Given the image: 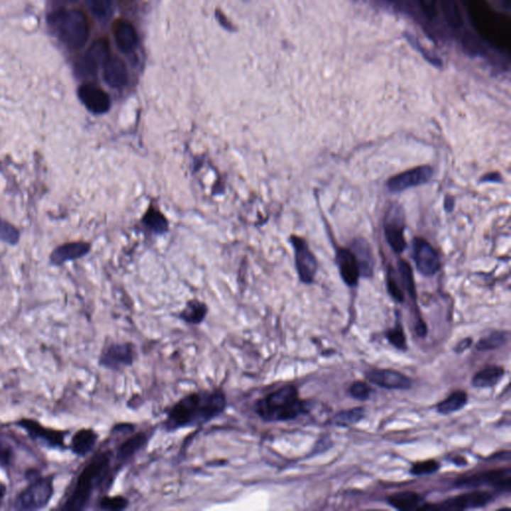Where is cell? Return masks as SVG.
Listing matches in <instances>:
<instances>
[{
  "label": "cell",
  "instance_id": "23",
  "mask_svg": "<svg viewBox=\"0 0 511 511\" xmlns=\"http://www.w3.org/2000/svg\"><path fill=\"white\" fill-rule=\"evenodd\" d=\"M115 39L118 48L123 53H131L137 45V33L133 26L129 22L122 21L115 27Z\"/></svg>",
  "mask_w": 511,
  "mask_h": 511
},
{
  "label": "cell",
  "instance_id": "4",
  "mask_svg": "<svg viewBox=\"0 0 511 511\" xmlns=\"http://www.w3.org/2000/svg\"><path fill=\"white\" fill-rule=\"evenodd\" d=\"M50 24L60 40L71 49H79L89 38V26L82 11H64L50 17Z\"/></svg>",
  "mask_w": 511,
  "mask_h": 511
},
{
  "label": "cell",
  "instance_id": "22",
  "mask_svg": "<svg viewBox=\"0 0 511 511\" xmlns=\"http://www.w3.org/2000/svg\"><path fill=\"white\" fill-rule=\"evenodd\" d=\"M98 434L93 429H80L76 432L71 441V449L78 456H85L92 451L97 442Z\"/></svg>",
  "mask_w": 511,
  "mask_h": 511
},
{
  "label": "cell",
  "instance_id": "13",
  "mask_svg": "<svg viewBox=\"0 0 511 511\" xmlns=\"http://www.w3.org/2000/svg\"><path fill=\"white\" fill-rule=\"evenodd\" d=\"M77 93L80 102L92 114H106L111 107L109 95L97 86L90 84V83L81 85L78 88Z\"/></svg>",
  "mask_w": 511,
  "mask_h": 511
},
{
  "label": "cell",
  "instance_id": "40",
  "mask_svg": "<svg viewBox=\"0 0 511 511\" xmlns=\"http://www.w3.org/2000/svg\"><path fill=\"white\" fill-rule=\"evenodd\" d=\"M12 458L11 446L0 439V466H9Z\"/></svg>",
  "mask_w": 511,
  "mask_h": 511
},
{
  "label": "cell",
  "instance_id": "18",
  "mask_svg": "<svg viewBox=\"0 0 511 511\" xmlns=\"http://www.w3.org/2000/svg\"><path fill=\"white\" fill-rule=\"evenodd\" d=\"M109 43L105 39L96 40L88 49L84 58L86 71L94 73L98 68L104 66L109 59Z\"/></svg>",
  "mask_w": 511,
  "mask_h": 511
},
{
  "label": "cell",
  "instance_id": "3",
  "mask_svg": "<svg viewBox=\"0 0 511 511\" xmlns=\"http://www.w3.org/2000/svg\"><path fill=\"white\" fill-rule=\"evenodd\" d=\"M111 458V453L105 451L91 459L78 478L75 490L64 505L63 510H84L96 488H99L109 476Z\"/></svg>",
  "mask_w": 511,
  "mask_h": 511
},
{
  "label": "cell",
  "instance_id": "41",
  "mask_svg": "<svg viewBox=\"0 0 511 511\" xmlns=\"http://www.w3.org/2000/svg\"><path fill=\"white\" fill-rule=\"evenodd\" d=\"M471 345H473V339H463V340L459 341L458 345H456V348H454V351L458 353H463L464 351H466L468 350V348H471Z\"/></svg>",
  "mask_w": 511,
  "mask_h": 511
},
{
  "label": "cell",
  "instance_id": "1",
  "mask_svg": "<svg viewBox=\"0 0 511 511\" xmlns=\"http://www.w3.org/2000/svg\"><path fill=\"white\" fill-rule=\"evenodd\" d=\"M226 407L227 399L221 390L192 392L169 410L164 429L176 432L187 427L203 426L222 414Z\"/></svg>",
  "mask_w": 511,
  "mask_h": 511
},
{
  "label": "cell",
  "instance_id": "29",
  "mask_svg": "<svg viewBox=\"0 0 511 511\" xmlns=\"http://www.w3.org/2000/svg\"><path fill=\"white\" fill-rule=\"evenodd\" d=\"M366 417V410L362 407L341 410L331 419V424L336 427H350L362 422Z\"/></svg>",
  "mask_w": 511,
  "mask_h": 511
},
{
  "label": "cell",
  "instance_id": "16",
  "mask_svg": "<svg viewBox=\"0 0 511 511\" xmlns=\"http://www.w3.org/2000/svg\"><path fill=\"white\" fill-rule=\"evenodd\" d=\"M336 264L340 269L341 276L348 286L358 284L361 276L360 267L355 255L348 249H339L336 256Z\"/></svg>",
  "mask_w": 511,
  "mask_h": 511
},
{
  "label": "cell",
  "instance_id": "27",
  "mask_svg": "<svg viewBox=\"0 0 511 511\" xmlns=\"http://www.w3.org/2000/svg\"><path fill=\"white\" fill-rule=\"evenodd\" d=\"M208 314V308L206 304L198 300H192L186 304L185 308L182 309L180 319L191 325H199L202 323Z\"/></svg>",
  "mask_w": 511,
  "mask_h": 511
},
{
  "label": "cell",
  "instance_id": "30",
  "mask_svg": "<svg viewBox=\"0 0 511 511\" xmlns=\"http://www.w3.org/2000/svg\"><path fill=\"white\" fill-rule=\"evenodd\" d=\"M510 338V333L505 331H496L491 333L490 335L481 339L476 344V350L480 351H493L500 346L505 345Z\"/></svg>",
  "mask_w": 511,
  "mask_h": 511
},
{
  "label": "cell",
  "instance_id": "24",
  "mask_svg": "<svg viewBox=\"0 0 511 511\" xmlns=\"http://www.w3.org/2000/svg\"><path fill=\"white\" fill-rule=\"evenodd\" d=\"M505 370L502 367H498V366H490L486 367L483 370H479L474 375L471 383L473 387L480 388H491L495 387L500 382L501 378L505 377Z\"/></svg>",
  "mask_w": 511,
  "mask_h": 511
},
{
  "label": "cell",
  "instance_id": "15",
  "mask_svg": "<svg viewBox=\"0 0 511 511\" xmlns=\"http://www.w3.org/2000/svg\"><path fill=\"white\" fill-rule=\"evenodd\" d=\"M368 382L387 390H409L412 387V380L397 370L383 368L372 370L366 373Z\"/></svg>",
  "mask_w": 511,
  "mask_h": 511
},
{
  "label": "cell",
  "instance_id": "45",
  "mask_svg": "<svg viewBox=\"0 0 511 511\" xmlns=\"http://www.w3.org/2000/svg\"><path fill=\"white\" fill-rule=\"evenodd\" d=\"M6 488L4 483H0V501L4 500V495H6Z\"/></svg>",
  "mask_w": 511,
  "mask_h": 511
},
{
  "label": "cell",
  "instance_id": "34",
  "mask_svg": "<svg viewBox=\"0 0 511 511\" xmlns=\"http://www.w3.org/2000/svg\"><path fill=\"white\" fill-rule=\"evenodd\" d=\"M388 341L392 344L395 348L397 350L405 351L407 350V338H405L404 329H402V324L399 319H397V324L394 329H390L385 333Z\"/></svg>",
  "mask_w": 511,
  "mask_h": 511
},
{
  "label": "cell",
  "instance_id": "37",
  "mask_svg": "<svg viewBox=\"0 0 511 511\" xmlns=\"http://www.w3.org/2000/svg\"><path fill=\"white\" fill-rule=\"evenodd\" d=\"M129 505V501L123 496L104 498L100 501V508L105 510H123Z\"/></svg>",
  "mask_w": 511,
  "mask_h": 511
},
{
  "label": "cell",
  "instance_id": "26",
  "mask_svg": "<svg viewBox=\"0 0 511 511\" xmlns=\"http://www.w3.org/2000/svg\"><path fill=\"white\" fill-rule=\"evenodd\" d=\"M147 441H148V437L146 434H137L123 442L117 451V459L120 463H124L125 461L131 459L132 456L138 453L140 449L146 444Z\"/></svg>",
  "mask_w": 511,
  "mask_h": 511
},
{
  "label": "cell",
  "instance_id": "6",
  "mask_svg": "<svg viewBox=\"0 0 511 511\" xmlns=\"http://www.w3.org/2000/svg\"><path fill=\"white\" fill-rule=\"evenodd\" d=\"M456 486L458 488H468V490L481 488V486H490L493 490L501 493H510L511 469L510 468H500L474 474L468 478L459 479Z\"/></svg>",
  "mask_w": 511,
  "mask_h": 511
},
{
  "label": "cell",
  "instance_id": "31",
  "mask_svg": "<svg viewBox=\"0 0 511 511\" xmlns=\"http://www.w3.org/2000/svg\"><path fill=\"white\" fill-rule=\"evenodd\" d=\"M441 9L447 22L454 28H461L463 24V16L456 0H441Z\"/></svg>",
  "mask_w": 511,
  "mask_h": 511
},
{
  "label": "cell",
  "instance_id": "10",
  "mask_svg": "<svg viewBox=\"0 0 511 511\" xmlns=\"http://www.w3.org/2000/svg\"><path fill=\"white\" fill-rule=\"evenodd\" d=\"M291 242L295 249V259H296V268L300 279L304 284H311L318 270V262L313 253L309 249L306 241L293 236Z\"/></svg>",
  "mask_w": 511,
  "mask_h": 511
},
{
  "label": "cell",
  "instance_id": "42",
  "mask_svg": "<svg viewBox=\"0 0 511 511\" xmlns=\"http://www.w3.org/2000/svg\"><path fill=\"white\" fill-rule=\"evenodd\" d=\"M415 333L417 334L419 336H424L427 335V326L426 325V323H424L422 319H419L417 321V323L415 324Z\"/></svg>",
  "mask_w": 511,
  "mask_h": 511
},
{
  "label": "cell",
  "instance_id": "14",
  "mask_svg": "<svg viewBox=\"0 0 511 511\" xmlns=\"http://www.w3.org/2000/svg\"><path fill=\"white\" fill-rule=\"evenodd\" d=\"M432 176V168L431 166H421L412 170L399 174L392 177L388 182V188L390 192L400 193L412 187L421 186L429 181Z\"/></svg>",
  "mask_w": 511,
  "mask_h": 511
},
{
  "label": "cell",
  "instance_id": "28",
  "mask_svg": "<svg viewBox=\"0 0 511 511\" xmlns=\"http://www.w3.org/2000/svg\"><path fill=\"white\" fill-rule=\"evenodd\" d=\"M466 404H468V395L463 390H458L439 402L436 409L439 414L449 415L463 410Z\"/></svg>",
  "mask_w": 511,
  "mask_h": 511
},
{
  "label": "cell",
  "instance_id": "17",
  "mask_svg": "<svg viewBox=\"0 0 511 511\" xmlns=\"http://www.w3.org/2000/svg\"><path fill=\"white\" fill-rule=\"evenodd\" d=\"M19 426L26 429L29 436L34 439H39L53 447H63L64 434L60 432L49 431L38 422L33 421H22Z\"/></svg>",
  "mask_w": 511,
  "mask_h": 511
},
{
  "label": "cell",
  "instance_id": "21",
  "mask_svg": "<svg viewBox=\"0 0 511 511\" xmlns=\"http://www.w3.org/2000/svg\"><path fill=\"white\" fill-rule=\"evenodd\" d=\"M388 503L395 510L400 511H412L419 510L424 506V498L412 491H402L395 493L388 498Z\"/></svg>",
  "mask_w": 511,
  "mask_h": 511
},
{
  "label": "cell",
  "instance_id": "44",
  "mask_svg": "<svg viewBox=\"0 0 511 511\" xmlns=\"http://www.w3.org/2000/svg\"><path fill=\"white\" fill-rule=\"evenodd\" d=\"M76 1L77 0H53L54 4H57V6H66V4H73V2Z\"/></svg>",
  "mask_w": 511,
  "mask_h": 511
},
{
  "label": "cell",
  "instance_id": "5",
  "mask_svg": "<svg viewBox=\"0 0 511 511\" xmlns=\"http://www.w3.org/2000/svg\"><path fill=\"white\" fill-rule=\"evenodd\" d=\"M53 493V478L46 476L36 479L16 498V508L21 510H43L50 502Z\"/></svg>",
  "mask_w": 511,
  "mask_h": 511
},
{
  "label": "cell",
  "instance_id": "12",
  "mask_svg": "<svg viewBox=\"0 0 511 511\" xmlns=\"http://www.w3.org/2000/svg\"><path fill=\"white\" fill-rule=\"evenodd\" d=\"M92 245L85 241L63 243L56 246L49 255V262L53 266L61 267L70 262L78 261L89 254Z\"/></svg>",
  "mask_w": 511,
  "mask_h": 511
},
{
  "label": "cell",
  "instance_id": "33",
  "mask_svg": "<svg viewBox=\"0 0 511 511\" xmlns=\"http://www.w3.org/2000/svg\"><path fill=\"white\" fill-rule=\"evenodd\" d=\"M397 268H399V280L400 284L407 290L410 298L412 300L417 299L414 276H412V269H410V265L407 264V262L400 260V261L397 263Z\"/></svg>",
  "mask_w": 511,
  "mask_h": 511
},
{
  "label": "cell",
  "instance_id": "19",
  "mask_svg": "<svg viewBox=\"0 0 511 511\" xmlns=\"http://www.w3.org/2000/svg\"><path fill=\"white\" fill-rule=\"evenodd\" d=\"M351 252L357 259L361 275L363 277H372L375 261H373L372 250L367 241L363 239L353 241L351 244Z\"/></svg>",
  "mask_w": 511,
  "mask_h": 511
},
{
  "label": "cell",
  "instance_id": "25",
  "mask_svg": "<svg viewBox=\"0 0 511 511\" xmlns=\"http://www.w3.org/2000/svg\"><path fill=\"white\" fill-rule=\"evenodd\" d=\"M142 223L155 234H164L169 230V223L165 215L154 206H150L147 209L146 213L142 217Z\"/></svg>",
  "mask_w": 511,
  "mask_h": 511
},
{
  "label": "cell",
  "instance_id": "20",
  "mask_svg": "<svg viewBox=\"0 0 511 511\" xmlns=\"http://www.w3.org/2000/svg\"><path fill=\"white\" fill-rule=\"evenodd\" d=\"M104 79L112 88H121L126 84L127 70L121 59L117 57L108 59L104 65Z\"/></svg>",
  "mask_w": 511,
  "mask_h": 511
},
{
  "label": "cell",
  "instance_id": "8",
  "mask_svg": "<svg viewBox=\"0 0 511 511\" xmlns=\"http://www.w3.org/2000/svg\"><path fill=\"white\" fill-rule=\"evenodd\" d=\"M136 358L137 351L133 344H112L102 351L99 363L109 370H119L133 365Z\"/></svg>",
  "mask_w": 511,
  "mask_h": 511
},
{
  "label": "cell",
  "instance_id": "35",
  "mask_svg": "<svg viewBox=\"0 0 511 511\" xmlns=\"http://www.w3.org/2000/svg\"><path fill=\"white\" fill-rule=\"evenodd\" d=\"M439 468H441V466L437 461L429 459V461L414 463L410 468V473L412 476H427V474L436 473Z\"/></svg>",
  "mask_w": 511,
  "mask_h": 511
},
{
  "label": "cell",
  "instance_id": "9",
  "mask_svg": "<svg viewBox=\"0 0 511 511\" xmlns=\"http://www.w3.org/2000/svg\"><path fill=\"white\" fill-rule=\"evenodd\" d=\"M405 214L402 207L394 205L388 211L385 219V239L395 253H402L405 249Z\"/></svg>",
  "mask_w": 511,
  "mask_h": 511
},
{
  "label": "cell",
  "instance_id": "7",
  "mask_svg": "<svg viewBox=\"0 0 511 511\" xmlns=\"http://www.w3.org/2000/svg\"><path fill=\"white\" fill-rule=\"evenodd\" d=\"M493 493H488L485 490H474L471 493H464L456 496V498H449L444 502L436 505H424L421 510H446V511H459L466 510H474V508H480L483 506L490 505L493 500L495 496Z\"/></svg>",
  "mask_w": 511,
  "mask_h": 511
},
{
  "label": "cell",
  "instance_id": "43",
  "mask_svg": "<svg viewBox=\"0 0 511 511\" xmlns=\"http://www.w3.org/2000/svg\"><path fill=\"white\" fill-rule=\"evenodd\" d=\"M434 2L436 0H422V6L429 13L434 11Z\"/></svg>",
  "mask_w": 511,
  "mask_h": 511
},
{
  "label": "cell",
  "instance_id": "11",
  "mask_svg": "<svg viewBox=\"0 0 511 511\" xmlns=\"http://www.w3.org/2000/svg\"><path fill=\"white\" fill-rule=\"evenodd\" d=\"M412 256L417 271L424 276H432L441 269V261L436 251L422 238H415L414 240Z\"/></svg>",
  "mask_w": 511,
  "mask_h": 511
},
{
  "label": "cell",
  "instance_id": "32",
  "mask_svg": "<svg viewBox=\"0 0 511 511\" xmlns=\"http://www.w3.org/2000/svg\"><path fill=\"white\" fill-rule=\"evenodd\" d=\"M21 238V233L18 228L0 217V241L6 245L16 246Z\"/></svg>",
  "mask_w": 511,
  "mask_h": 511
},
{
  "label": "cell",
  "instance_id": "39",
  "mask_svg": "<svg viewBox=\"0 0 511 511\" xmlns=\"http://www.w3.org/2000/svg\"><path fill=\"white\" fill-rule=\"evenodd\" d=\"M91 11L98 17H105L111 9V0H88Z\"/></svg>",
  "mask_w": 511,
  "mask_h": 511
},
{
  "label": "cell",
  "instance_id": "36",
  "mask_svg": "<svg viewBox=\"0 0 511 511\" xmlns=\"http://www.w3.org/2000/svg\"><path fill=\"white\" fill-rule=\"evenodd\" d=\"M388 290L390 296L399 302L402 303L405 300L404 292H402V287L400 286V280L395 278L394 270L390 269L389 275H388Z\"/></svg>",
  "mask_w": 511,
  "mask_h": 511
},
{
  "label": "cell",
  "instance_id": "38",
  "mask_svg": "<svg viewBox=\"0 0 511 511\" xmlns=\"http://www.w3.org/2000/svg\"><path fill=\"white\" fill-rule=\"evenodd\" d=\"M348 392L351 397L358 400H367L370 399L372 389L370 385L363 382H356L351 385Z\"/></svg>",
  "mask_w": 511,
  "mask_h": 511
},
{
  "label": "cell",
  "instance_id": "2",
  "mask_svg": "<svg viewBox=\"0 0 511 511\" xmlns=\"http://www.w3.org/2000/svg\"><path fill=\"white\" fill-rule=\"evenodd\" d=\"M311 402L300 399L299 392L293 385H282L258 400L255 412L262 421L282 422L293 421L308 414Z\"/></svg>",
  "mask_w": 511,
  "mask_h": 511
}]
</instances>
